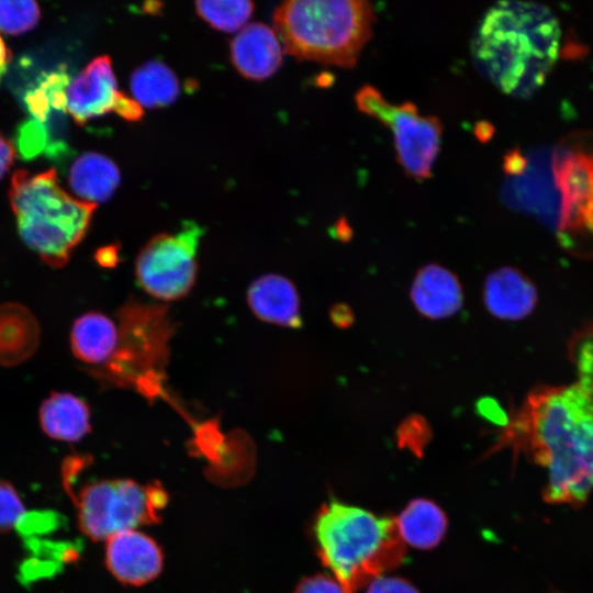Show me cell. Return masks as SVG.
I'll return each instance as SVG.
<instances>
[{
    "label": "cell",
    "instance_id": "6da1fadb",
    "mask_svg": "<svg viewBox=\"0 0 593 593\" xmlns=\"http://www.w3.org/2000/svg\"><path fill=\"white\" fill-rule=\"evenodd\" d=\"M502 440L546 470L545 502L581 508L593 491V372L534 389Z\"/></svg>",
    "mask_w": 593,
    "mask_h": 593
},
{
    "label": "cell",
    "instance_id": "7a4b0ae2",
    "mask_svg": "<svg viewBox=\"0 0 593 593\" xmlns=\"http://www.w3.org/2000/svg\"><path fill=\"white\" fill-rule=\"evenodd\" d=\"M560 43V24L548 7L500 1L479 21L471 55L477 69L503 93L527 99L545 85Z\"/></svg>",
    "mask_w": 593,
    "mask_h": 593
},
{
    "label": "cell",
    "instance_id": "3957f363",
    "mask_svg": "<svg viewBox=\"0 0 593 593\" xmlns=\"http://www.w3.org/2000/svg\"><path fill=\"white\" fill-rule=\"evenodd\" d=\"M313 537L321 562L346 593H356L405 557L394 518L338 501L320 507Z\"/></svg>",
    "mask_w": 593,
    "mask_h": 593
},
{
    "label": "cell",
    "instance_id": "277c9868",
    "mask_svg": "<svg viewBox=\"0 0 593 593\" xmlns=\"http://www.w3.org/2000/svg\"><path fill=\"white\" fill-rule=\"evenodd\" d=\"M376 16L362 0H290L273 12L275 32L300 60L351 68L372 35Z\"/></svg>",
    "mask_w": 593,
    "mask_h": 593
},
{
    "label": "cell",
    "instance_id": "5b68a950",
    "mask_svg": "<svg viewBox=\"0 0 593 593\" xmlns=\"http://www.w3.org/2000/svg\"><path fill=\"white\" fill-rule=\"evenodd\" d=\"M9 200L23 242L47 265L64 267L89 228L96 204L69 195L55 169L16 170Z\"/></svg>",
    "mask_w": 593,
    "mask_h": 593
},
{
    "label": "cell",
    "instance_id": "8992f818",
    "mask_svg": "<svg viewBox=\"0 0 593 593\" xmlns=\"http://www.w3.org/2000/svg\"><path fill=\"white\" fill-rule=\"evenodd\" d=\"M119 338L111 358L89 372L107 387L133 388L146 396L161 390L168 342L175 329L167 310L130 301L119 312Z\"/></svg>",
    "mask_w": 593,
    "mask_h": 593
},
{
    "label": "cell",
    "instance_id": "52a82bcc",
    "mask_svg": "<svg viewBox=\"0 0 593 593\" xmlns=\"http://www.w3.org/2000/svg\"><path fill=\"white\" fill-rule=\"evenodd\" d=\"M71 496L79 528L96 541L159 523L168 501L160 483L142 484L131 479L90 482Z\"/></svg>",
    "mask_w": 593,
    "mask_h": 593
},
{
    "label": "cell",
    "instance_id": "ba28073f",
    "mask_svg": "<svg viewBox=\"0 0 593 593\" xmlns=\"http://www.w3.org/2000/svg\"><path fill=\"white\" fill-rule=\"evenodd\" d=\"M561 193L558 236L569 251L593 254V137L580 135L561 145L553 160Z\"/></svg>",
    "mask_w": 593,
    "mask_h": 593
},
{
    "label": "cell",
    "instance_id": "9c48e42d",
    "mask_svg": "<svg viewBox=\"0 0 593 593\" xmlns=\"http://www.w3.org/2000/svg\"><path fill=\"white\" fill-rule=\"evenodd\" d=\"M355 100L362 113L390 128L396 159L406 176L418 181L429 178L443 136L438 118L421 114L411 102L391 103L370 85L361 87Z\"/></svg>",
    "mask_w": 593,
    "mask_h": 593
},
{
    "label": "cell",
    "instance_id": "30bf717a",
    "mask_svg": "<svg viewBox=\"0 0 593 593\" xmlns=\"http://www.w3.org/2000/svg\"><path fill=\"white\" fill-rule=\"evenodd\" d=\"M202 227L184 223L177 233H159L141 249L135 275L142 289L161 301H174L188 294L194 284L197 249Z\"/></svg>",
    "mask_w": 593,
    "mask_h": 593
},
{
    "label": "cell",
    "instance_id": "8fae6325",
    "mask_svg": "<svg viewBox=\"0 0 593 593\" xmlns=\"http://www.w3.org/2000/svg\"><path fill=\"white\" fill-rule=\"evenodd\" d=\"M120 92L110 57H96L69 80L65 91V112L78 125H83L113 111Z\"/></svg>",
    "mask_w": 593,
    "mask_h": 593
},
{
    "label": "cell",
    "instance_id": "7c38bea8",
    "mask_svg": "<svg viewBox=\"0 0 593 593\" xmlns=\"http://www.w3.org/2000/svg\"><path fill=\"white\" fill-rule=\"evenodd\" d=\"M105 541L107 569L121 583L141 586L160 574L164 566L163 550L148 535L128 529Z\"/></svg>",
    "mask_w": 593,
    "mask_h": 593
},
{
    "label": "cell",
    "instance_id": "4fadbf2b",
    "mask_svg": "<svg viewBox=\"0 0 593 593\" xmlns=\"http://www.w3.org/2000/svg\"><path fill=\"white\" fill-rule=\"evenodd\" d=\"M230 57L245 78L265 80L281 66L282 49L275 30L256 22L245 25L231 41Z\"/></svg>",
    "mask_w": 593,
    "mask_h": 593
},
{
    "label": "cell",
    "instance_id": "5bb4252c",
    "mask_svg": "<svg viewBox=\"0 0 593 593\" xmlns=\"http://www.w3.org/2000/svg\"><path fill=\"white\" fill-rule=\"evenodd\" d=\"M483 299L486 309L503 320H521L532 313L537 292L533 282L519 270L504 267L485 280Z\"/></svg>",
    "mask_w": 593,
    "mask_h": 593
},
{
    "label": "cell",
    "instance_id": "9a60e30c",
    "mask_svg": "<svg viewBox=\"0 0 593 593\" xmlns=\"http://www.w3.org/2000/svg\"><path fill=\"white\" fill-rule=\"evenodd\" d=\"M247 302L254 314L271 324L299 327L300 301L295 287L287 278L268 273L248 288Z\"/></svg>",
    "mask_w": 593,
    "mask_h": 593
},
{
    "label": "cell",
    "instance_id": "2e32d148",
    "mask_svg": "<svg viewBox=\"0 0 593 593\" xmlns=\"http://www.w3.org/2000/svg\"><path fill=\"white\" fill-rule=\"evenodd\" d=\"M414 306L429 318H443L457 313L463 301L457 277L438 265L423 267L411 289Z\"/></svg>",
    "mask_w": 593,
    "mask_h": 593
},
{
    "label": "cell",
    "instance_id": "e0dca14e",
    "mask_svg": "<svg viewBox=\"0 0 593 593\" xmlns=\"http://www.w3.org/2000/svg\"><path fill=\"white\" fill-rule=\"evenodd\" d=\"M40 343V326L22 304H0V365L12 367L29 359Z\"/></svg>",
    "mask_w": 593,
    "mask_h": 593
},
{
    "label": "cell",
    "instance_id": "ac0fdd59",
    "mask_svg": "<svg viewBox=\"0 0 593 593\" xmlns=\"http://www.w3.org/2000/svg\"><path fill=\"white\" fill-rule=\"evenodd\" d=\"M119 338L118 325L100 312L79 316L70 332L74 356L88 365V369L103 366L113 355Z\"/></svg>",
    "mask_w": 593,
    "mask_h": 593
},
{
    "label": "cell",
    "instance_id": "d6986e66",
    "mask_svg": "<svg viewBox=\"0 0 593 593\" xmlns=\"http://www.w3.org/2000/svg\"><path fill=\"white\" fill-rule=\"evenodd\" d=\"M40 424L51 438L78 441L90 432V409L80 398L67 392H53L40 407Z\"/></svg>",
    "mask_w": 593,
    "mask_h": 593
},
{
    "label": "cell",
    "instance_id": "ffe728a7",
    "mask_svg": "<svg viewBox=\"0 0 593 593\" xmlns=\"http://www.w3.org/2000/svg\"><path fill=\"white\" fill-rule=\"evenodd\" d=\"M121 175L115 163L109 157L87 152L71 164L68 181L71 190L85 202L97 205L108 201L120 183Z\"/></svg>",
    "mask_w": 593,
    "mask_h": 593
},
{
    "label": "cell",
    "instance_id": "44dd1931",
    "mask_svg": "<svg viewBox=\"0 0 593 593\" xmlns=\"http://www.w3.org/2000/svg\"><path fill=\"white\" fill-rule=\"evenodd\" d=\"M405 544L418 549L436 547L447 530V517L433 501L415 499L394 518Z\"/></svg>",
    "mask_w": 593,
    "mask_h": 593
},
{
    "label": "cell",
    "instance_id": "7402d4cb",
    "mask_svg": "<svg viewBox=\"0 0 593 593\" xmlns=\"http://www.w3.org/2000/svg\"><path fill=\"white\" fill-rule=\"evenodd\" d=\"M130 87L134 99L145 108L167 107L176 101L180 93V83L176 74L164 63L146 61L131 75Z\"/></svg>",
    "mask_w": 593,
    "mask_h": 593
},
{
    "label": "cell",
    "instance_id": "603a6c76",
    "mask_svg": "<svg viewBox=\"0 0 593 593\" xmlns=\"http://www.w3.org/2000/svg\"><path fill=\"white\" fill-rule=\"evenodd\" d=\"M194 5L202 20L222 32L240 31L255 10L248 0L197 1Z\"/></svg>",
    "mask_w": 593,
    "mask_h": 593
},
{
    "label": "cell",
    "instance_id": "cb8c5ba5",
    "mask_svg": "<svg viewBox=\"0 0 593 593\" xmlns=\"http://www.w3.org/2000/svg\"><path fill=\"white\" fill-rule=\"evenodd\" d=\"M41 10L35 1H0V32L10 35L25 33L38 23Z\"/></svg>",
    "mask_w": 593,
    "mask_h": 593
},
{
    "label": "cell",
    "instance_id": "d4e9b609",
    "mask_svg": "<svg viewBox=\"0 0 593 593\" xmlns=\"http://www.w3.org/2000/svg\"><path fill=\"white\" fill-rule=\"evenodd\" d=\"M24 510L15 489L10 483L0 480V532L18 527L25 515Z\"/></svg>",
    "mask_w": 593,
    "mask_h": 593
},
{
    "label": "cell",
    "instance_id": "484cf974",
    "mask_svg": "<svg viewBox=\"0 0 593 593\" xmlns=\"http://www.w3.org/2000/svg\"><path fill=\"white\" fill-rule=\"evenodd\" d=\"M47 142L45 126L30 121L19 128L18 146L24 157H32L44 149Z\"/></svg>",
    "mask_w": 593,
    "mask_h": 593
},
{
    "label": "cell",
    "instance_id": "4316f807",
    "mask_svg": "<svg viewBox=\"0 0 593 593\" xmlns=\"http://www.w3.org/2000/svg\"><path fill=\"white\" fill-rule=\"evenodd\" d=\"M293 593H346L343 586L329 575L314 574L302 579Z\"/></svg>",
    "mask_w": 593,
    "mask_h": 593
},
{
    "label": "cell",
    "instance_id": "83f0119b",
    "mask_svg": "<svg viewBox=\"0 0 593 593\" xmlns=\"http://www.w3.org/2000/svg\"><path fill=\"white\" fill-rule=\"evenodd\" d=\"M366 593H419L407 580L399 577H379L372 580Z\"/></svg>",
    "mask_w": 593,
    "mask_h": 593
},
{
    "label": "cell",
    "instance_id": "f1b7e54d",
    "mask_svg": "<svg viewBox=\"0 0 593 593\" xmlns=\"http://www.w3.org/2000/svg\"><path fill=\"white\" fill-rule=\"evenodd\" d=\"M399 434L404 446H409L410 448H421L428 438V430L425 423L422 419L415 421L413 417L402 425Z\"/></svg>",
    "mask_w": 593,
    "mask_h": 593
},
{
    "label": "cell",
    "instance_id": "f546056e",
    "mask_svg": "<svg viewBox=\"0 0 593 593\" xmlns=\"http://www.w3.org/2000/svg\"><path fill=\"white\" fill-rule=\"evenodd\" d=\"M113 112L131 122L139 121L144 115L143 107L123 92H120Z\"/></svg>",
    "mask_w": 593,
    "mask_h": 593
},
{
    "label": "cell",
    "instance_id": "4dcf8cb0",
    "mask_svg": "<svg viewBox=\"0 0 593 593\" xmlns=\"http://www.w3.org/2000/svg\"><path fill=\"white\" fill-rule=\"evenodd\" d=\"M15 157V148L11 141L0 133V179L8 172Z\"/></svg>",
    "mask_w": 593,
    "mask_h": 593
},
{
    "label": "cell",
    "instance_id": "1f68e13d",
    "mask_svg": "<svg viewBox=\"0 0 593 593\" xmlns=\"http://www.w3.org/2000/svg\"><path fill=\"white\" fill-rule=\"evenodd\" d=\"M480 413L492 422L497 424H506V416L501 407L492 399H482L479 403Z\"/></svg>",
    "mask_w": 593,
    "mask_h": 593
},
{
    "label": "cell",
    "instance_id": "d6a6232c",
    "mask_svg": "<svg viewBox=\"0 0 593 593\" xmlns=\"http://www.w3.org/2000/svg\"><path fill=\"white\" fill-rule=\"evenodd\" d=\"M332 318L336 325L345 327L350 325L353 314L347 306L338 305L333 309Z\"/></svg>",
    "mask_w": 593,
    "mask_h": 593
},
{
    "label": "cell",
    "instance_id": "836d02e7",
    "mask_svg": "<svg viewBox=\"0 0 593 593\" xmlns=\"http://www.w3.org/2000/svg\"><path fill=\"white\" fill-rule=\"evenodd\" d=\"M10 60H11V52L5 46L2 37L0 36V79L2 75L5 72Z\"/></svg>",
    "mask_w": 593,
    "mask_h": 593
},
{
    "label": "cell",
    "instance_id": "e575fe53",
    "mask_svg": "<svg viewBox=\"0 0 593 593\" xmlns=\"http://www.w3.org/2000/svg\"><path fill=\"white\" fill-rule=\"evenodd\" d=\"M115 251L112 248L103 249V254L99 253L98 258L100 262L104 266H109L111 259L112 262H114Z\"/></svg>",
    "mask_w": 593,
    "mask_h": 593
}]
</instances>
